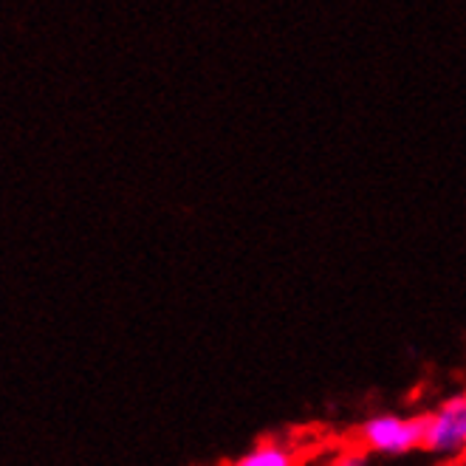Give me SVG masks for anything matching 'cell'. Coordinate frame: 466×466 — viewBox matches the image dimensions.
<instances>
[{"label": "cell", "mask_w": 466, "mask_h": 466, "mask_svg": "<svg viewBox=\"0 0 466 466\" xmlns=\"http://www.w3.org/2000/svg\"><path fill=\"white\" fill-rule=\"evenodd\" d=\"M424 452L455 461L466 455V390L447 396L424 416Z\"/></svg>", "instance_id": "cell-2"}, {"label": "cell", "mask_w": 466, "mask_h": 466, "mask_svg": "<svg viewBox=\"0 0 466 466\" xmlns=\"http://www.w3.org/2000/svg\"><path fill=\"white\" fill-rule=\"evenodd\" d=\"M331 466H368V461H365V452H360V450H348V452L337 455Z\"/></svg>", "instance_id": "cell-4"}, {"label": "cell", "mask_w": 466, "mask_h": 466, "mask_svg": "<svg viewBox=\"0 0 466 466\" xmlns=\"http://www.w3.org/2000/svg\"><path fill=\"white\" fill-rule=\"evenodd\" d=\"M232 466H299V452L289 444L263 441L232 461Z\"/></svg>", "instance_id": "cell-3"}, {"label": "cell", "mask_w": 466, "mask_h": 466, "mask_svg": "<svg viewBox=\"0 0 466 466\" xmlns=\"http://www.w3.org/2000/svg\"><path fill=\"white\" fill-rule=\"evenodd\" d=\"M360 444L368 452L399 458L416 452L424 444V416L379 413L360 427Z\"/></svg>", "instance_id": "cell-1"}]
</instances>
